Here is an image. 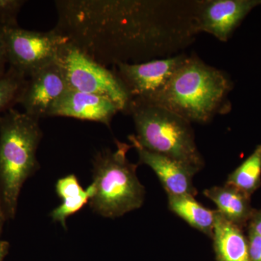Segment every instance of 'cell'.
<instances>
[{"mask_svg":"<svg viewBox=\"0 0 261 261\" xmlns=\"http://www.w3.org/2000/svg\"><path fill=\"white\" fill-rule=\"evenodd\" d=\"M27 79L9 68L0 77V115L18 104Z\"/></svg>","mask_w":261,"mask_h":261,"instance_id":"obj_18","label":"cell"},{"mask_svg":"<svg viewBox=\"0 0 261 261\" xmlns=\"http://www.w3.org/2000/svg\"><path fill=\"white\" fill-rule=\"evenodd\" d=\"M68 89L63 70L56 61L27 79L18 104L24 108V113L39 121L48 117Z\"/></svg>","mask_w":261,"mask_h":261,"instance_id":"obj_10","label":"cell"},{"mask_svg":"<svg viewBox=\"0 0 261 261\" xmlns=\"http://www.w3.org/2000/svg\"><path fill=\"white\" fill-rule=\"evenodd\" d=\"M261 0H198L195 13L197 32L226 42Z\"/></svg>","mask_w":261,"mask_h":261,"instance_id":"obj_9","label":"cell"},{"mask_svg":"<svg viewBox=\"0 0 261 261\" xmlns=\"http://www.w3.org/2000/svg\"><path fill=\"white\" fill-rule=\"evenodd\" d=\"M39 120L14 108L0 115V197L7 219H15L24 183L40 168Z\"/></svg>","mask_w":261,"mask_h":261,"instance_id":"obj_3","label":"cell"},{"mask_svg":"<svg viewBox=\"0 0 261 261\" xmlns=\"http://www.w3.org/2000/svg\"><path fill=\"white\" fill-rule=\"evenodd\" d=\"M56 191L61 199L62 203L51 211L50 216L53 221L59 222L63 228H66L67 219L80 212L89 203L93 194V188L90 185L84 190L77 176L69 174L58 179Z\"/></svg>","mask_w":261,"mask_h":261,"instance_id":"obj_15","label":"cell"},{"mask_svg":"<svg viewBox=\"0 0 261 261\" xmlns=\"http://www.w3.org/2000/svg\"><path fill=\"white\" fill-rule=\"evenodd\" d=\"M247 243L250 261H261V236L247 228Z\"/></svg>","mask_w":261,"mask_h":261,"instance_id":"obj_20","label":"cell"},{"mask_svg":"<svg viewBox=\"0 0 261 261\" xmlns=\"http://www.w3.org/2000/svg\"><path fill=\"white\" fill-rule=\"evenodd\" d=\"M188 55L185 53L163 59L113 65V71L124 86L130 99L151 100L164 89Z\"/></svg>","mask_w":261,"mask_h":261,"instance_id":"obj_8","label":"cell"},{"mask_svg":"<svg viewBox=\"0 0 261 261\" xmlns=\"http://www.w3.org/2000/svg\"><path fill=\"white\" fill-rule=\"evenodd\" d=\"M229 75L195 55L187 56L167 85L149 102L174 113L190 123L207 124L231 111Z\"/></svg>","mask_w":261,"mask_h":261,"instance_id":"obj_2","label":"cell"},{"mask_svg":"<svg viewBox=\"0 0 261 261\" xmlns=\"http://www.w3.org/2000/svg\"><path fill=\"white\" fill-rule=\"evenodd\" d=\"M212 239L218 261H250L243 228L226 221L218 211Z\"/></svg>","mask_w":261,"mask_h":261,"instance_id":"obj_14","label":"cell"},{"mask_svg":"<svg viewBox=\"0 0 261 261\" xmlns=\"http://www.w3.org/2000/svg\"><path fill=\"white\" fill-rule=\"evenodd\" d=\"M10 243L4 240H0V261H3L9 252Z\"/></svg>","mask_w":261,"mask_h":261,"instance_id":"obj_23","label":"cell"},{"mask_svg":"<svg viewBox=\"0 0 261 261\" xmlns=\"http://www.w3.org/2000/svg\"><path fill=\"white\" fill-rule=\"evenodd\" d=\"M168 206L190 226L213 238L217 211L207 208L190 195H168Z\"/></svg>","mask_w":261,"mask_h":261,"instance_id":"obj_16","label":"cell"},{"mask_svg":"<svg viewBox=\"0 0 261 261\" xmlns=\"http://www.w3.org/2000/svg\"><path fill=\"white\" fill-rule=\"evenodd\" d=\"M24 0H0V28L18 27V16Z\"/></svg>","mask_w":261,"mask_h":261,"instance_id":"obj_19","label":"cell"},{"mask_svg":"<svg viewBox=\"0 0 261 261\" xmlns=\"http://www.w3.org/2000/svg\"><path fill=\"white\" fill-rule=\"evenodd\" d=\"M6 220V216H5L3 202H2L1 197H0V235H1L2 232H3V226H4L5 222Z\"/></svg>","mask_w":261,"mask_h":261,"instance_id":"obj_24","label":"cell"},{"mask_svg":"<svg viewBox=\"0 0 261 261\" xmlns=\"http://www.w3.org/2000/svg\"><path fill=\"white\" fill-rule=\"evenodd\" d=\"M127 114L132 116L136 129V135L128 137L141 147L185 163L197 173L205 166L190 122L139 98L130 99Z\"/></svg>","mask_w":261,"mask_h":261,"instance_id":"obj_4","label":"cell"},{"mask_svg":"<svg viewBox=\"0 0 261 261\" xmlns=\"http://www.w3.org/2000/svg\"><path fill=\"white\" fill-rule=\"evenodd\" d=\"M128 138L138 154V164L146 165L154 171L168 195L195 197L197 191L193 177L197 171L185 163L143 148L133 139Z\"/></svg>","mask_w":261,"mask_h":261,"instance_id":"obj_11","label":"cell"},{"mask_svg":"<svg viewBox=\"0 0 261 261\" xmlns=\"http://www.w3.org/2000/svg\"><path fill=\"white\" fill-rule=\"evenodd\" d=\"M203 195L212 201L226 221L244 228L247 226L255 209L251 205V197L231 185L214 186L206 189Z\"/></svg>","mask_w":261,"mask_h":261,"instance_id":"obj_13","label":"cell"},{"mask_svg":"<svg viewBox=\"0 0 261 261\" xmlns=\"http://www.w3.org/2000/svg\"><path fill=\"white\" fill-rule=\"evenodd\" d=\"M116 149H103L92 161L93 194L89 205L105 218L121 217L140 208L145 198V187L137 175L139 164L130 163L127 153L132 145L116 140Z\"/></svg>","mask_w":261,"mask_h":261,"instance_id":"obj_5","label":"cell"},{"mask_svg":"<svg viewBox=\"0 0 261 261\" xmlns=\"http://www.w3.org/2000/svg\"><path fill=\"white\" fill-rule=\"evenodd\" d=\"M228 185L251 197L261 186V145L228 176Z\"/></svg>","mask_w":261,"mask_h":261,"instance_id":"obj_17","label":"cell"},{"mask_svg":"<svg viewBox=\"0 0 261 261\" xmlns=\"http://www.w3.org/2000/svg\"><path fill=\"white\" fill-rule=\"evenodd\" d=\"M9 68L25 78L56 61L60 48L68 39L56 30H25L20 27L0 28Z\"/></svg>","mask_w":261,"mask_h":261,"instance_id":"obj_7","label":"cell"},{"mask_svg":"<svg viewBox=\"0 0 261 261\" xmlns=\"http://www.w3.org/2000/svg\"><path fill=\"white\" fill-rule=\"evenodd\" d=\"M247 228L253 230L255 233L261 236V210L255 209L247 224Z\"/></svg>","mask_w":261,"mask_h":261,"instance_id":"obj_21","label":"cell"},{"mask_svg":"<svg viewBox=\"0 0 261 261\" xmlns=\"http://www.w3.org/2000/svg\"><path fill=\"white\" fill-rule=\"evenodd\" d=\"M121 112L109 98L68 89L51 108L48 117H68L111 126L113 117Z\"/></svg>","mask_w":261,"mask_h":261,"instance_id":"obj_12","label":"cell"},{"mask_svg":"<svg viewBox=\"0 0 261 261\" xmlns=\"http://www.w3.org/2000/svg\"><path fill=\"white\" fill-rule=\"evenodd\" d=\"M7 63H8V60H7L6 53H5L4 44L0 34V77L3 76L6 73L5 65Z\"/></svg>","mask_w":261,"mask_h":261,"instance_id":"obj_22","label":"cell"},{"mask_svg":"<svg viewBox=\"0 0 261 261\" xmlns=\"http://www.w3.org/2000/svg\"><path fill=\"white\" fill-rule=\"evenodd\" d=\"M198 0H58L54 30L99 64L176 56L199 33Z\"/></svg>","mask_w":261,"mask_h":261,"instance_id":"obj_1","label":"cell"},{"mask_svg":"<svg viewBox=\"0 0 261 261\" xmlns=\"http://www.w3.org/2000/svg\"><path fill=\"white\" fill-rule=\"evenodd\" d=\"M56 61L63 70L68 89L109 98L119 106L121 112L127 114L132 99L113 70L68 41L60 48Z\"/></svg>","mask_w":261,"mask_h":261,"instance_id":"obj_6","label":"cell"}]
</instances>
